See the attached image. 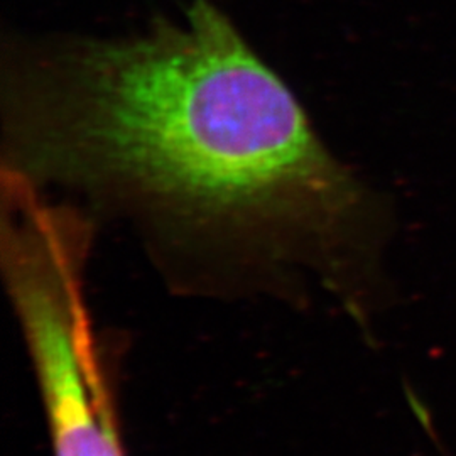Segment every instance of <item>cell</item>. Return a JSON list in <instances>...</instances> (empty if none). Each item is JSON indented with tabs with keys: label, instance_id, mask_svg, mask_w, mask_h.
Returning a JSON list of instances; mask_svg holds the SVG:
<instances>
[{
	"label": "cell",
	"instance_id": "cell-1",
	"mask_svg": "<svg viewBox=\"0 0 456 456\" xmlns=\"http://www.w3.org/2000/svg\"><path fill=\"white\" fill-rule=\"evenodd\" d=\"M2 120V171L126 222L178 291L313 281L359 320L386 301L391 208L210 0L118 37L12 39Z\"/></svg>",
	"mask_w": 456,
	"mask_h": 456
},
{
	"label": "cell",
	"instance_id": "cell-2",
	"mask_svg": "<svg viewBox=\"0 0 456 456\" xmlns=\"http://www.w3.org/2000/svg\"><path fill=\"white\" fill-rule=\"evenodd\" d=\"M56 456H126L86 301L48 291L19 310Z\"/></svg>",
	"mask_w": 456,
	"mask_h": 456
}]
</instances>
